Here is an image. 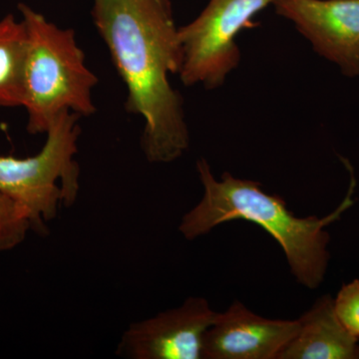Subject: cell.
Instances as JSON below:
<instances>
[{"label": "cell", "instance_id": "6da1fadb", "mask_svg": "<svg viewBox=\"0 0 359 359\" xmlns=\"http://www.w3.org/2000/svg\"><path fill=\"white\" fill-rule=\"evenodd\" d=\"M92 18L126 85L125 106L143 119L141 147L153 164L174 162L190 146L184 101L170 83L181 69L169 0H92Z\"/></svg>", "mask_w": 359, "mask_h": 359}, {"label": "cell", "instance_id": "7a4b0ae2", "mask_svg": "<svg viewBox=\"0 0 359 359\" xmlns=\"http://www.w3.org/2000/svg\"><path fill=\"white\" fill-rule=\"evenodd\" d=\"M197 172L204 195L180 223L179 231L184 238L193 241L203 237L228 222H250L264 229L282 247L299 285L309 290L320 287L330 259V233L325 228L353 204V177L346 199L334 212L325 218H297L282 197L264 192L257 182L236 178L229 172L216 179L203 158L197 162Z\"/></svg>", "mask_w": 359, "mask_h": 359}, {"label": "cell", "instance_id": "3957f363", "mask_svg": "<svg viewBox=\"0 0 359 359\" xmlns=\"http://www.w3.org/2000/svg\"><path fill=\"white\" fill-rule=\"evenodd\" d=\"M18 11L28 33L23 104L28 133L46 134L65 111L93 115L92 90L98 78L86 65L74 32L58 27L27 4H18Z\"/></svg>", "mask_w": 359, "mask_h": 359}, {"label": "cell", "instance_id": "277c9868", "mask_svg": "<svg viewBox=\"0 0 359 359\" xmlns=\"http://www.w3.org/2000/svg\"><path fill=\"white\" fill-rule=\"evenodd\" d=\"M81 116L65 111L54 120L41 151L32 157L0 156V194L13 201L40 236L57 216L59 205L70 207L79 192L78 152Z\"/></svg>", "mask_w": 359, "mask_h": 359}, {"label": "cell", "instance_id": "5b68a950", "mask_svg": "<svg viewBox=\"0 0 359 359\" xmlns=\"http://www.w3.org/2000/svg\"><path fill=\"white\" fill-rule=\"evenodd\" d=\"M276 0H210L202 13L178 28L182 51L179 76L186 86L216 90L242 59L238 33Z\"/></svg>", "mask_w": 359, "mask_h": 359}, {"label": "cell", "instance_id": "8992f818", "mask_svg": "<svg viewBox=\"0 0 359 359\" xmlns=\"http://www.w3.org/2000/svg\"><path fill=\"white\" fill-rule=\"evenodd\" d=\"M204 297H191L125 330L118 355L130 359H202L205 332L218 320Z\"/></svg>", "mask_w": 359, "mask_h": 359}, {"label": "cell", "instance_id": "52a82bcc", "mask_svg": "<svg viewBox=\"0 0 359 359\" xmlns=\"http://www.w3.org/2000/svg\"><path fill=\"white\" fill-rule=\"evenodd\" d=\"M273 6L320 57L344 76H359V0H276Z\"/></svg>", "mask_w": 359, "mask_h": 359}, {"label": "cell", "instance_id": "ba28073f", "mask_svg": "<svg viewBox=\"0 0 359 359\" xmlns=\"http://www.w3.org/2000/svg\"><path fill=\"white\" fill-rule=\"evenodd\" d=\"M299 327V320H269L235 301L205 332L203 358L278 359Z\"/></svg>", "mask_w": 359, "mask_h": 359}, {"label": "cell", "instance_id": "9c48e42d", "mask_svg": "<svg viewBox=\"0 0 359 359\" xmlns=\"http://www.w3.org/2000/svg\"><path fill=\"white\" fill-rule=\"evenodd\" d=\"M299 323L278 359H359V339L339 320L330 295L320 297Z\"/></svg>", "mask_w": 359, "mask_h": 359}, {"label": "cell", "instance_id": "30bf717a", "mask_svg": "<svg viewBox=\"0 0 359 359\" xmlns=\"http://www.w3.org/2000/svg\"><path fill=\"white\" fill-rule=\"evenodd\" d=\"M28 33L13 14L0 20V109L23 107Z\"/></svg>", "mask_w": 359, "mask_h": 359}, {"label": "cell", "instance_id": "8fae6325", "mask_svg": "<svg viewBox=\"0 0 359 359\" xmlns=\"http://www.w3.org/2000/svg\"><path fill=\"white\" fill-rule=\"evenodd\" d=\"M32 230L29 221L13 201L0 194V252L20 245Z\"/></svg>", "mask_w": 359, "mask_h": 359}, {"label": "cell", "instance_id": "7c38bea8", "mask_svg": "<svg viewBox=\"0 0 359 359\" xmlns=\"http://www.w3.org/2000/svg\"><path fill=\"white\" fill-rule=\"evenodd\" d=\"M334 308L344 327L359 339V280L342 285Z\"/></svg>", "mask_w": 359, "mask_h": 359}]
</instances>
